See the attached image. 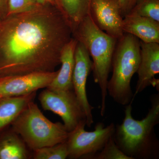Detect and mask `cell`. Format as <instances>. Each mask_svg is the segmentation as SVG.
Instances as JSON below:
<instances>
[{
	"mask_svg": "<svg viewBox=\"0 0 159 159\" xmlns=\"http://www.w3.org/2000/svg\"><path fill=\"white\" fill-rule=\"evenodd\" d=\"M69 151L66 142L33 151L34 159H66L68 157Z\"/></svg>",
	"mask_w": 159,
	"mask_h": 159,
	"instance_id": "obj_18",
	"label": "cell"
},
{
	"mask_svg": "<svg viewBox=\"0 0 159 159\" xmlns=\"http://www.w3.org/2000/svg\"><path fill=\"white\" fill-rule=\"evenodd\" d=\"M89 14L102 31L119 39L124 34L119 0H91Z\"/></svg>",
	"mask_w": 159,
	"mask_h": 159,
	"instance_id": "obj_10",
	"label": "cell"
},
{
	"mask_svg": "<svg viewBox=\"0 0 159 159\" xmlns=\"http://www.w3.org/2000/svg\"><path fill=\"white\" fill-rule=\"evenodd\" d=\"M151 107L146 116L135 120L132 115V103L125 106L122 124L116 126L113 139L117 146L132 159H157L159 142L155 127L159 123V95L151 97Z\"/></svg>",
	"mask_w": 159,
	"mask_h": 159,
	"instance_id": "obj_2",
	"label": "cell"
},
{
	"mask_svg": "<svg viewBox=\"0 0 159 159\" xmlns=\"http://www.w3.org/2000/svg\"><path fill=\"white\" fill-rule=\"evenodd\" d=\"M37 2L39 5H51L57 7L56 0H36Z\"/></svg>",
	"mask_w": 159,
	"mask_h": 159,
	"instance_id": "obj_23",
	"label": "cell"
},
{
	"mask_svg": "<svg viewBox=\"0 0 159 159\" xmlns=\"http://www.w3.org/2000/svg\"><path fill=\"white\" fill-rule=\"evenodd\" d=\"M8 0H0V20H2L8 15Z\"/></svg>",
	"mask_w": 159,
	"mask_h": 159,
	"instance_id": "obj_22",
	"label": "cell"
},
{
	"mask_svg": "<svg viewBox=\"0 0 159 159\" xmlns=\"http://www.w3.org/2000/svg\"><path fill=\"white\" fill-rule=\"evenodd\" d=\"M36 92L20 97H3L0 99V133L11 123L31 100Z\"/></svg>",
	"mask_w": 159,
	"mask_h": 159,
	"instance_id": "obj_14",
	"label": "cell"
},
{
	"mask_svg": "<svg viewBox=\"0 0 159 159\" xmlns=\"http://www.w3.org/2000/svg\"><path fill=\"white\" fill-rule=\"evenodd\" d=\"M138 0H119L121 15L124 17L130 12Z\"/></svg>",
	"mask_w": 159,
	"mask_h": 159,
	"instance_id": "obj_21",
	"label": "cell"
},
{
	"mask_svg": "<svg viewBox=\"0 0 159 159\" xmlns=\"http://www.w3.org/2000/svg\"><path fill=\"white\" fill-rule=\"evenodd\" d=\"M39 99L43 109L53 112L61 118L69 132L80 122L86 121L85 114L74 90L56 91L47 88L41 92Z\"/></svg>",
	"mask_w": 159,
	"mask_h": 159,
	"instance_id": "obj_7",
	"label": "cell"
},
{
	"mask_svg": "<svg viewBox=\"0 0 159 159\" xmlns=\"http://www.w3.org/2000/svg\"><path fill=\"white\" fill-rule=\"evenodd\" d=\"M33 100L11 123V129L33 151L66 142L70 132L64 124L50 121Z\"/></svg>",
	"mask_w": 159,
	"mask_h": 159,
	"instance_id": "obj_5",
	"label": "cell"
},
{
	"mask_svg": "<svg viewBox=\"0 0 159 159\" xmlns=\"http://www.w3.org/2000/svg\"><path fill=\"white\" fill-rule=\"evenodd\" d=\"M86 121L80 122L70 132L67 139L69 158L90 159L102 150L109 139L113 136L116 125L113 123L105 126L99 122L93 131L85 130Z\"/></svg>",
	"mask_w": 159,
	"mask_h": 159,
	"instance_id": "obj_6",
	"label": "cell"
},
{
	"mask_svg": "<svg viewBox=\"0 0 159 159\" xmlns=\"http://www.w3.org/2000/svg\"><path fill=\"white\" fill-rule=\"evenodd\" d=\"M91 0H56L57 7L67 20L72 33L89 14Z\"/></svg>",
	"mask_w": 159,
	"mask_h": 159,
	"instance_id": "obj_16",
	"label": "cell"
},
{
	"mask_svg": "<svg viewBox=\"0 0 159 159\" xmlns=\"http://www.w3.org/2000/svg\"><path fill=\"white\" fill-rule=\"evenodd\" d=\"M58 70L0 77V97H20L47 88Z\"/></svg>",
	"mask_w": 159,
	"mask_h": 159,
	"instance_id": "obj_9",
	"label": "cell"
},
{
	"mask_svg": "<svg viewBox=\"0 0 159 159\" xmlns=\"http://www.w3.org/2000/svg\"><path fill=\"white\" fill-rule=\"evenodd\" d=\"M77 43V40L72 37L65 46L61 55V68L47 89L56 91L74 90L72 77L75 64L74 54Z\"/></svg>",
	"mask_w": 159,
	"mask_h": 159,
	"instance_id": "obj_13",
	"label": "cell"
},
{
	"mask_svg": "<svg viewBox=\"0 0 159 159\" xmlns=\"http://www.w3.org/2000/svg\"><path fill=\"white\" fill-rule=\"evenodd\" d=\"M75 64L72 84L73 89L86 117V125L89 127L94 122L92 111L94 107L88 99L86 84L88 77L93 69V62L87 50L81 43L77 41L75 54Z\"/></svg>",
	"mask_w": 159,
	"mask_h": 159,
	"instance_id": "obj_8",
	"label": "cell"
},
{
	"mask_svg": "<svg viewBox=\"0 0 159 159\" xmlns=\"http://www.w3.org/2000/svg\"><path fill=\"white\" fill-rule=\"evenodd\" d=\"M72 30L59 9L39 5L0 22V77L55 71Z\"/></svg>",
	"mask_w": 159,
	"mask_h": 159,
	"instance_id": "obj_1",
	"label": "cell"
},
{
	"mask_svg": "<svg viewBox=\"0 0 159 159\" xmlns=\"http://www.w3.org/2000/svg\"><path fill=\"white\" fill-rule=\"evenodd\" d=\"M90 159H132L123 153L115 143L113 136L109 139L103 148Z\"/></svg>",
	"mask_w": 159,
	"mask_h": 159,
	"instance_id": "obj_19",
	"label": "cell"
},
{
	"mask_svg": "<svg viewBox=\"0 0 159 159\" xmlns=\"http://www.w3.org/2000/svg\"><path fill=\"white\" fill-rule=\"evenodd\" d=\"M27 145L12 129L0 133V159H27Z\"/></svg>",
	"mask_w": 159,
	"mask_h": 159,
	"instance_id": "obj_15",
	"label": "cell"
},
{
	"mask_svg": "<svg viewBox=\"0 0 159 159\" xmlns=\"http://www.w3.org/2000/svg\"><path fill=\"white\" fill-rule=\"evenodd\" d=\"M39 5L36 0H8L7 16L30 11Z\"/></svg>",
	"mask_w": 159,
	"mask_h": 159,
	"instance_id": "obj_20",
	"label": "cell"
},
{
	"mask_svg": "<svg viewBox=\"0 0 159 159\" xmlns=\"http://www.w3.org/2000/svg\"><path fill=\"white\" fill-rule=\"evenodd\" d=\"M141 59L137 73L138 80L134 99L150 86L159 88V80L155 77L159 73V43L140 41Z\"/></svg>",
	"mask_w": 159,
	"mask_h": 159,
	"instance_id": "obj_11",
	"label": "cell"
},
{
	"mask_svg": "<svg viewBox=\"0 0 159 159\" xmlns=\"http://www.w3.org/2000/svg\"><path fill=\"white\" fill-rule=\"evenodd\" d=\"M122 27L124 33L132 34L143 42L159 43V22L157 21L127 14L123 17Z\"/></svg>",
	"mask_w": 159,
	"mask_h": 159,
	"instance_id": "obj_12",
	"label": "cell"
},
{
	"mask_svg": "<svg viewBox=\"0 0 159 159\" xmlns=\"http://www.w3.org/2000/svg\"><path fill=\"white\" fill-rule=\"evenodd\" d=\"M72 36L83 45L93 60V77L100 89V115L103 116L106 108L109 75L118 39L99 29L89 14L80 22Z\"/></svg>",
	"mask_w": 159,
	"mask_h": 159,
	"instance_id": "obj_3",
	"label": "cell"
},
{
	"mask_svg": "<svg viewBox=\"0 0 159 159\" xmlns=\"http://www.w3.org/2000/svg\"><path fill=\"white\" fill-rule=\"evenodd\" d=\"M141 59L140 40L124 33L117 40L112 59V75L107 84V94L115 102L126 106L132 103L131 80L137 73Z\"/></svg>",
	"mask_w": 159,
	"mask_h": 159,
	"instance_id": "obj_4",
	"label": "cell"
},
{
	"mask_svg": "<svg viewBox=\"0 0 159 159\" xmlns=\"http://www.w3.org/2000/svg\"><path fill=\"white\" fill-rule=\"evenodd\" d=\"M2 98V97H0V99H1V98Z\"/></svg>",
	"mask_w": 159,
	"mask_h": 159,
	"instance_id": "obj_24",
	"label": "cell"
},
{
	"mask_svg": "<svg viewBox=\"0 0 159 159\" xmlns=\"http://www.w3.org/2000/svg\"><path fill=\"white\" fill-rule=\"evenodd\" d=\"M128 14L148 18L159 22V0H138Z\"/></svg>",
	"mask_w": 159,
	"mask_h": 159,
	"instance_id": "obj_17",
	"label": "cell"
}]
</instances>
